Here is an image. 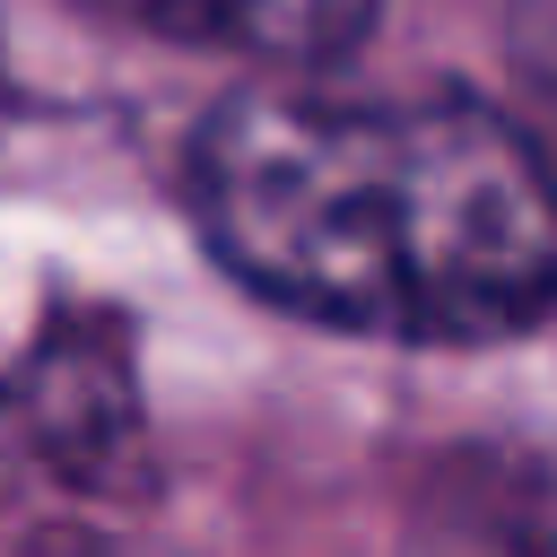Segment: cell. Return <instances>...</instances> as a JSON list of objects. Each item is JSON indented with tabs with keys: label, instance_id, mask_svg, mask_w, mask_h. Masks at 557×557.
I'll return each mask as SVG.
<instances>
[{
	"label": "cell",
	"instance_id": "6da1fadb",
	"mask_svg": "<svg viewBox=\"0 0 557 557\" xmlns=\"http://www.w3.org/2000/svg\"><path fill=\"white\" fill-rule=\"evenodd\" d=\"M209 252L374 339H505L557 305V174L487 104L244 87L191 139Z\"/></svg>",
	"mask_w": 557,
	"mask_h": 557
},
{
	"label": "cell",
	"instance_id": "7a4b0ae2",
	"mask_svg": "<svg viewBox=\"0 0 557 557\" xmlns=\"http://www.w3.org/2000/svg\"><path fill=\"white\" fill-rule=\"evenodd\" d=\"M0 392H9L17 444L44 453L70 487H131L139 479V366H131L122 313H104V305L52 313Z\"/></svg>",
	"mask_w": 557,
	"mask_h": 557
},
{
	"label": "cell",
	"instance_id": "3957f363",
	"mask_svg": "<svg viewBox=\"0 0 557 557\" xmlns=\"http://www.w3.org/2000/svg\"><path fill=\"white\" fill-rule=\"evenodd\" d=\"M400 557H557V444H453L418 479Z\"/></svg>",
	"mask_w": 557,
	"mask_h": 557
},
{
	"label": "cell",
	"instance_id": "277c9868",
	"mask_svg": "<svg viewBox=\"0 0 557 557\" xmlns=\"http://www.w3.org/2000/svg\"><path fill=\"white\" fill-rule=\"evenodd\" d=\"M96 9L165 44H218L278 70H322L374 26L383 0H96Z\"/></svg>",
	"mask_w": 557,
	"mask_h": 557
},
{
	"label": "cell",
	"instance_id": "5b68a950",
	"mask_svg": "<svg viewBox=\"0 0 557 557\" xmlns=\"http://www.w3.org/2000/svg\"><path fill=\"white\" fill-rule=\"evenodd\" d=\"M0 435H17V418H9V392H0Z\"/></svg>",
	"mask_w": 557,
	"mask_h": 557
}]
</instances>
